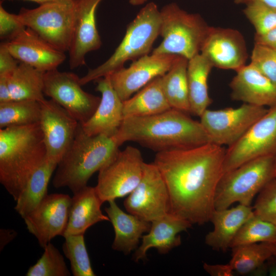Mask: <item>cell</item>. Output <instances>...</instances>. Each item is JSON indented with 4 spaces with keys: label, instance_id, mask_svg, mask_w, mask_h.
Returning <instances> with one entry per match:
<instances>
[{
    "label": "cell",
    "instance_id": "6da1fadb",
    "mask_svg": "<svg viewBox=\"0 0 276 276\" xmlns=\"http://www.w3.org/2000/svg\"><path fill=\"white\" fill-rule=\"evenodd\" d=\"M225 151L223 146L208 143L156 153L153 163L168 190L170 213L192 225L210 221Z\"/></svg>",
    "mask_w": 276,
    "mask_h": 276
},
{
    "label": "cell",
    "instance_id": "7a4b0ae2",
    "mask_svg": "<svg viewBox=\"0 0 276 276\" xmlns=\"http://www.w3.org/2000/svg\"><path fill=\"white\" fill-rule=\"evenodd\" d=\"M113 137L120 146L132 141L156 153L212 143L200 121L173 108L151 116L125 118Z\"/></svg>",
    "mask_w": 276,
    "mask_h": 276
},
{
    "label": "cell",
    "instance_id": "3957f363",
    "mask_svg": "<svg viewBox=\"0 0 276 276\" xmlns=\"http://www.w3.org/2000/svg\"><path fill=\"white\" fill-rule=\"evenodd\" d=\"M46 158L39 122L0 129V182L14 201Z\"/></svg>",
    "mask_w": 276,
    "mask_h": 276
},
{
    "label": "cell",
    "instance_id": "277c9868",
    "mask_svg": "<svg viewBox=\"0 0 276 276\" xmlns=\"http://www.w3.org/2000/svg\"><path fill=\"white\" fill-rule=\"evenodd\" d=\"M120 146L113 137L88 135L80 123L72 145L58 164L53 186L76 193L118 153Z\"/></svg>",
    "mask_w": 276,
    "mask_h": 276
},
{
    "label": "cell",
    "instance_id": "5b68a950",
    "mask_svg": "<svg viewBox=\"0 0 276 276\" xmlns=\"http://www.w3.org/2000/svg\"><path fill=\"white\" fill-rule=\"evenodd\" d=\"M160 10L154 3H149L129 24L124 37L112 55L99 66L89 69L80 78L81 84L109 75L124 67L127 61L148 55L160 35Z\"/></svg>",
    "mask_w": 276,
    "mask_h": 276
},
{
    "label": "cell",
    "instance_id": "8992f818",
    "mask_svg": "<svg viewBox=\"0 0 276 276\" xmlns=\"http://www.w3.org/2000/svg\"><path fill=\"white\" fill-rule=\"evenodd\" d=\"M160 11L159 35L163 39L152 53L177 55L188 60L200 53L210 27L201 16L189 13L175 3Z\"/></svg>",
    "mask_w": 276,
    "mask_h": 276
},
{
    "label": "cell",
    "instance_id": "52a82bcc",
    "mask_svg": "<svg viewBox=\"0 0 276 276\" xmlns=\"http://www.w3.org/2000/svg\"><path fill=\"white\" fill-rule=\"evenodd\" d=\"M274 176V156L247 162L223 174L217 187L215 210L228 208L233 203L251 206L254 198Z\"/></svg>",
    "mask_w": 276,
    "mask_h": 276
},
{
    "label": "cell",
    "instance_id": "ba28073f",
    "mask_svg": "<svg viewBox=\"0 0 276 276\" xmlns=\"http://www.w3.org/2000/svg\"><path fill=\"white\" fill-rule=\"evenodd\" d=\"M75 0L71 3H51L28 9L19 17L25 26L57 49L68 51L72 37Z\"/></svg>",
    "mask_w": 276,
    "mask_h": 276
},
{
    "label": "cell",
    "instance_id": "9c48e42d",
    "mask_svg": "<svg viewBox=\"0 0 276 276\" xmlns=\"http://www.w3.org/2000/svg\"><path fill=\"white\" fill-rule=\"evenodd\" d=\"M144 162L140 151L128 146L99 171L95 187L103 203L129 195L139 185Z\"/></svg>",
    "mask_w": 276,
    "mask_h": 276
},
{
    "label": "cell",
    "instance_id": "30bf717a",
    "mask_svg": "<svg viewBox=\"0 0 276 276\" xmlns=\"http://www.w3.org/2000/svg\"><path fill=\"white\" fill-rule=\"evenodd\" d=\"M263 106L243 103L237 108L207 109L200 116V123L211 143L230 146L237 142L268 111Z\"/></svg>",
    "mask_w": 276,
    "mask_h": 276
},
{
    "label": "cell",
    "instance_id": "8fae6325",
    "mask_svg": "<svg viewBox=\"0 0 276 276\" xmlns=\"http://www.w3.org/2000/svg\"><path fill=\"white\" fill-rule=\"evenodd\" d=\"M80 78L73 73L60 72L57 68L45 72L43 93L83 124L94 113L101 97L84 91Z\"/></svg>",
    "mask_w": 276,
    "mask_h": 276
},
{
    "label": "cell",
    "instance_id": "7c38bea8",
    "mask_svg": "<svg viewBox=\"0 0 276 276\" xmlns=\"http://www.w3.org/2000/svg\"><path fill=\"white\" fill-rule=\"evenodd\" d=\"M276 155V105L226 149L223 173L252 159Z\"/></svg>",
    "mask_w": 276,
    "mask_h": 276
},
{
    "label": "cell",
    "instance_id": "4fadbf2b",
    "mask_svg": "<svg viewBox=\"0 0 276 276\" xmlns=\"http://www.w3.org/2000/svg\"><path fill=\"white\" fill-rule=\"evenodd\" d=\"M124 206L129 213L150 222L170 213L168 190L153 163H144L141 180L125 199Z\"/></svg>",
    "mask_w": 276,
    "mask_h": 276
},
{
    "label": "cell",
    "instance_id": "5bb4252c",
    "mask_svg": "<svg viewBox=\"0 0 276 276\" xmlns=\"http://www.w3.org/2000/svg\"><path fill=\"white\" fill-rule=\"evenodd\" d=\"M72 197L62 193L47 194L24 219L29 232L44 248L67 227Z\"/></svg>",
    "mask_w": 276,
    "mask_h": 276
},
{
    "label": "cell",
    "instance_id": "9a60e30c",
    "mask_svg": "<svg viewBox=\"0 0 276 276\" xmlns=\"http://www.w3.org/2000/svg\"><path fill=\"white\" fill-rule=\"evenodd\" d=\"M39 122L47 159L58 164L72 145L79 123L53 100L40 102Z\"/></svg>",
    "mask_w": 276,
    "mask_h": 276
},
{
    "label": "cell",
    "instance_id": "2e32d148",
    "mask_svg": "<svg viewBox=\"0 0 276 276\" xmlns=\"http://www.w3.org/2000/svg\"><path fill=\"white\" fill-rule=\"evenodd\" d=\"M179 55L152 54L142 56L128 67H123L109 75L111 85L124 101L154 78L165 75Z\"/></svg>",
    "mask_w": 276,
    "mask_h": 276
},
{
    "label": "cell",
    "instance_id": "e0dca14e",
    "mask_svg": "<svg viewBox=\"0 0 276 276\" xmlns=\"http://www.w3.org/2000/svg\"><path fill=\"white\" fill-rule=\"evenodd\" d=\"M200 53L214 67L235 71L246 65L248 58L243 36L231 28L210 26Z\"/></svg>",
    "mask_w": 276,
    "mask_h": 276
},
{
    "label": "cell",
    "instance_id": "ac0fdd59",
    "mask_svg": "<svg viewBox=\"0 0 276 276\" xmlns=\"http://www.w3.org/2000/svg\"><path fill=\"white\" fill-rule=\"evenodd\" d=\"M102 0H75V11L69 52L71 69L85 64V56L98 50L102 41L96 21V11Z\"/></svg>",
    "mask_w": 276,
    "mask_h": 276
},
{
    "label": "cell",
    "instance_id": "d6986e66",
    "mask_svg": "<svg viewBox=\"0 0 276 276\" xmlns=\"http://www.w3.org/2000/svg\"><path fill=\"white\" fill-rule=\"evenodd\" d=\"M96 90L101 94L100 103L91 118L81 124L88 135L113 137L124 120L123 101L113 89L109 75L95 80Z\"/></svg>",
    "mask_w": 276,
    "mask_h": 276
},
{
    "label": "cell",
    "instance_id": "ffe728a7",
    "mask_svg": "<svg viewBox=\"0 0 276 276\" xmlns=\"http://www.w3.org/2000/svg\"><path fill=\"white\" fill-rule=\"evenodd\" d=\"M5 42L18 61L45 72L57 68L66 58L64 52L54 48L28 28L15 39Z\"/></svg>",
    "mask_w": 276,
    "mask_h": 276
},
{
    "label": "cell",
    "instance_id": "44dd1931",
    "mask_svg": "<svg viewBox=\"0 0 276 276\" xmlns=\"http://www.w3.org/2000/svg\"><path fill=\"white\" fill-rule=\"evenodd\" d=\"M236 72L229 84L233 100L263 107L276 105V85L253 65H245Z\"/></svg>",
    "mask_w": 276,
    "mask_h": 276
},
{
    "label": "cell",
    "instance_id": "7402d4cb",
    "mask_svg": "<svg viewBox=\"0 0 276 276\" xmlns=\"http://www.w3.org/2000/svg\"><path fill=\"white\" fill-rule=\"evenodd\" d=\"M192 224L171 213L151 222L148 234L142 237L141 245L133 256L135 262L146 259L147 251L156 248L160 254H166L181 244L180 232L186 231Z\"/></svg>",
    "mask_w": 276,
    "mask_h": 276
},
{
    "label": "cell",
    "instance_id": "603a6c76",
    "mask_svg": "<svg viewBox=\"0 0 276 276\" xmlns=\"http://www.w3.org/2000/svg\"><path fill=\"white\" fill-rule=\"evenodd\" d=\"M68 223L63 237L84 235L91 226L101 221H110L101 209L103 204L95 187L86 186L73 194Z\"/></svg>",
    "mask_w": 276,
    "mask_h": 276
},
{
    "label": "cell",
    "instance_id": "cb8c5ba5",
    "mask_svg": "<svg viewBox=\"0 0 276 276\" xmlns=\"http://www.w3.org/2000/svg\"><path fill=\"white\" fill-rule=\"evenodd\" d=\"M254 215L252 206L240 204L231 209L215 210L210 219L214 228L205 236V244L214 250L225 251L241 227Z\"/></svg>",
    "mask_w": 276,
    "mask_h": 276
},
{
    "label": "cell",
    "instance_id": "d4e9b609",
    "mask_svg": "<svg viewBox=\"0 0 276 276\" xmlns=\"http://www.w3.org/2000/svg\"><path fill=\"white\" fill-rule=\"evenodd\" d=\"M108 203L109 205L105 211L115 233L112 248L128 255L137 248L143 234L149 231L151 222L125 213L119 207L115 200L109 201Z\"/></svg>",
    "mask_w": 276,
    "mask_h": 276
},
{
    "label": "cell",
    "instance_id": "484cf974",
    "mask_svg": "<svg viewBox=\"0 0 276 276\" xmlns=\"http://www.w3.org/2000/svg\"><path fill=\"white\" fill-rule=\"evenodd\" d=\"M211 63L199 53L188 60L187 76L189 90L190 113L200 117L212 103L208 80L213 68Z\"/></svg>",
    "mask_w": 276,
    "mask_h": 276
},
{
    "label": "cell",
    "instance_id": "4316f807",
    "mask_svg": "<svg viewBox=\"0 0 276 276\" xmlns=\"http://www.w3.org/2000/svg\"><path fill=\"white\" fill-rule=\"evenodd\" d=\"M171 108L164 94L162 76L148 83L135 95L123 101L124 119L155 115Z\"/></svg>",
    "mask_w": 276,
    "mask_h": 276
},
{
    "label": "cell",
    "instance_id": "83f0119b",
    "mask_svg": "<svg viewBox=\"0 0 276 276\" xmlns=\"http://www.w3.org/2000/svg\"><path fill=\"white\" fill-rule=\"evenodd\" d=\"M57 165L56 163L46 158L29 179L14 207L22 218L31 212L47 195L49 181Z\"/></svg>",
    "mask_w": 276,
    "mask_h": 276
},
{
    "label": "cell",
    "instance_id": "f1b7e54d",
    "mask_svg": "<svg viewBox=\"0 0 276 276\" xmlns=\"http://www.w3.org/2000/svg\"><path fill=\"white\" fill-rule=\"evenodd\" d=\"M44 73L29 64L20 62L8 77L12 99L31 100L40 102L44 100Z\"/></svg>",
    "mask_w": 276,
    "mask_h": 276
},
{
    "label": "cell",
    "instance_id": "f546056e",
    "mask_svg": "<svg viewBox=\"0 0 276 276\" xmlns=\"http://www.w3.org/2000/svg\"><path fill=\"white\" fill-rule=\"evenodd\" d=\"M188 59L178 56L171 68L162 76L164 94L171 108L190 113L187 71Z\"/></svg>",
    "mask_w": 276,
    "mask_h": 276
},
{
    "label": "cell",
    "instance_id": "4dcf8cb0",
    "mask_svg": "<svg viewBox=\"0 0 276 276\" xmlns=\"http://www.w3.org/2000/svg\"><path fill=\"white\" fill-rule=\"evenodd\" d=\"M273 243L261 242L233 247L228 263L234 271L240 275L251 274L273 256Z\"/></svg>",
    "mask_w": 276,
    "mask_h": 276
},
{
    "label": "cell",
    "instance_id": "1f68e13d",
    "mask_svg": "<svg viewBox=\"0 0 276 276\" xmlns=\"http://www.w3.org/2000/svg\"><path fill=\"white\" fill-rule=\"evenodd\" d=\"M41 113V103L37 101L12 100L0 103V128L39 123Z\"/></svg>",
    "mask_w": 276,
    "mask_h": 276
},
{
    "label": "cell",
    "instance_id": "d6a6232c",
    "mask_svg": "<svg viewBox=\"0 0 276 276\" xmlns=\"http://www.w3.org/2000/svg\"><path fill=\"white\" fill-rule=\"evenodd\" d=\"M261 242H276V225L254 214L241 227L230 248Z\"/></svg>",
    "mask_w": 276,
    "mask_h": 276
},
{
    "label": "cell",
    "instance_id": "836d02e7",
    "mask_svg": "<svg viewBox=\"0 0 276 276\" xmlns=\"http://www.w3.org/2000/svg\"><path fill=\"white\" fill-rule=\"evenodd\" d=\"M62 250L69 260L74 276L96 275L91 266L86 248L84 235H70L64 237Z\"/></svg>",
    "mask_w": 276,
    "mask_h": 276
},
{
    "label": "cell",
    "instance_id": "e575fe53",
    "mask_svg": "<svg viewBox=\"0 0 276 276\" xmlns=\"http://www.w3.org/2000/svg\"><path fill=\"white\" fill-rule=\"evenodd\" d=\"M44 252L26 273L27 276H70L64 259L59 250L51 243L44 248Z\"/></svg>",
    "mask_w": 276,
    "mask_h": 276
},
{
    "label": "cell",
    "instance_id": "d590c367",
    "mask_svg": "<svg viewBox=\"0 0 276 276\" xmlns=\"http://www.w3.org/2000/svg\"><path fill=\"white\" fill-rule=\"evenodd\" d=\"M245 6L243 12L254 26L255 35H264L276 28V8L258 1Z\"/></svg>",
    "mask_w": 276,
    "mask_h": 276
},
{
    "label": "cell",
    "instance_id": "8d00e7d4",
    "mask_svg": "<svg viewBox=\"0 0 276 276\" xmlns=\"http://www.w3.org/2000/svg\"><path fill=\"white\" fill-rule=\"evenodd\" d=\"M252 208L255 215L276 225V178L259 193Z\"/></svg>",
    "mask_w": 276,
    "mask_h": 276
},
{
    "label": "cell",
    "instance_id": "74e56055",
    "mask_svg": "<svg viewBox=\"0 0 276 276\" xmlns=\"http://www.w3.org/2000/svg\"><path fill=\"white\" fill-rule=\"evenodd\" d=\"M250 63L276 85V49L255 43Z\"/></svg>",
    "mask_w": 276,
    "mask_h": 276
},
{
    "label": "cell",
    "instance_id": "f35d334b",
    "mask_svg": "<svg viewBox=\"0 0 276 276\" xmlns=\"http://www.w3.org/2000/svg\"><path fill=\"white\" fill-rule=\"evenodd\" d=\"M27 28L18 14L10 13L0 5V39L11 41L21 34Z\"/></svg>",
    "mask_w": 276,
    "mask_h": 276
},
{
    "label": "cell",
    "instance_id": "ab89813d",
    "mask_svg": "<svg viewBox=\"0 0 276 276\" xmlns=\"http://www.w3.org/2000/svg\"><path fill=\"white\" fill-rule=\"evenodd\" d=\"M8 49L6 42L0 45V76H9L19 64Z\"/></svg>",
    "mask_w": 276,
    "mask_h": 276
},
{
    "label": "cell",
    "instance_id": "60d3db41",
    "mask_svg": "<svg viewBox=\"0 0 276 276\" xmlns=\"http://www.w3.org/2000/svg\"><path fill=\"white\" fill-rule=\"evenodd\" d=\"M204 269L212 276H233L235 272L229 263L226 264H209L204 263Z\"/></svg>",
    "mask_w": 276,
    "mask_h": 276
},
{
    "label": "cell",
    "instance_id": "b9f144b4",
    "mask_svg": "<svg viewBox=\"0 0 276 276\" xmlns=\"http://www.w3.org/2000/svg\"><path fill=\"white\" fill-rule=\"evenodd\" d=\"M255 43L264 44L276 49V28L262 35H255Z\"/></svg>",
    "mask_w": 276,
    "mask_h": 276
},
{
    "label": "cell",
    "instance_id": "7bdbcfd3",
    "mask_svg": "<svg viewBox=\"0 0 276 276\" xmlns=\"http://www.w3.org/2000/svg\"><path fill=\"white\" fill-rule=\"evenodd\" d=\"M9 76H0V103L12 100L8 81Z\"/></svg>",
    "mask_w": 276,
    "mask_h": 276
},
{
    "label": "cell",
    "instance_id": "ee69618b",
    "mask_svg": "<svg viewBox=\"0 0 276 276\" xmlns=\"http://www.w3.org/2000/svg\"><path fill=\"white\" fill-rule=\"evenodd\" d=\"M17 233L13 229L2 228L0 230V249L1 250L13 239Z\"/></svg>",
    "mask_w": 276,
    "mask_h": 276
},
{
    "label": "cell",
    "instance_id": "f6af8a7d",
    "mask_svg": "<svg viewBox=\"0 0 276 276\" xmlns=\"http://www.w3.org/2000/svg\"><path fill=\"white\" fill-rule=\"evenodd\" d=\"M268 272L270 275H276V257L272 256L268 260Z\"/></svg>",
    "mask_w": 276,
    "mask_h": 276
},
{
    "label": "cell",
    "instance_id": "bcb514c9",
    "mask_svg": "<svg viewBox=\"0 0 276 276\" xmlns=\"http://www.w3.org/2000/svg\"><path fill=\"white\" fill-rule=\"evenodd\" d=\"M255 1L262 2L270 6L276 8V0H234V3L236 4L245 5L249 2Z\"/></svg>",
    "mask_w": 276,
    "mask_h": 276
},
{
    "label": "cell",
    "instance_id": "7dc6e473",
    "mask_svg": "<svg viewBox=\"0 0 276 276\" xmlns=\"http://www.w3.org/2000/svg\"><path fill=\"white\" fill-rule=\"evenodd\" d=\"M37 3L40 5L51 3H71L74 0H25Z\"/></svg>",
    "mask_w": 276,
    "mask_h": 276
},
{
    "label": "cell",
    "instance_id": "c3c4849f",
    "mask_svg": "<svg viewBox=\"0 0 276 276\" xmlns=\"http://www.w3.org/2000/svg\"><path fill=\"white\" fill-rule=\"evenodd\" d=\"M147 0H129V3L133 6H139L144 4Z\"/></svg>",
    "mask_w": 276,
    "mask_h": 276
},
{
    "label": "cell",
    "instance_id": "681fc988",
    "mask_svg": "<svg viewBox=\"0 0 276 276\" xmlns=\"http://www.w3.org/2000/svg\"><path fill=\"white\" fill-rule=\"evenodd\" d=\"M274 176L276 178V155L274 156Z\"/></svg>",
    "mask_w": 276,
    "mask_h": 276
},
{
    "label": "cell",
    "instance_id": "f907efd6",
    "mask_svg": "<svg viewBox=\"0 0 276 276\" xmlns=\"http://www.w3.org/2000/svg\"><path fill=\"white\" fill-rule=\"evenodd\" d=\"M273 247H274L273 256L276 257V242L273 243Z\"/></svg>",
    "mask_w": 276,
    "mask_h": 276
}]
</instances>
